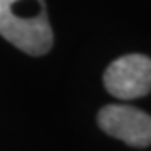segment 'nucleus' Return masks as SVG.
<instances>
[{"label": "nucleus", "instance_id": "1", "mask_svg": "<svg viewBox=\"0 0 151 151\" xmlns=\"http://www.w3.org/2000/svg\"><path fill=\"white\" fill-rule=\"evenodd\" d=\"M0 35L25 54H47L54 34L44 0H0Z\"/></svg>", "mask_w": 151, "mask_h": 151}, {"label": "nucleus", "instance_id": "2", "mask_svg": "<svg viewBox=\"0 0 151 151\" xmlns=\"http://www.w3.org/2000/svg\"><path fill=\"white\" fill-rule=\"evenodd\" d=\"M104 86L118 99H138L151 92V59L143 54H128L109 64Z\"/></svg>", "mask_w": 151, "mask_h": 151}, {"label": "nucleus", "instance_id": "3", "mask_svg": "<svg viewBox=\"0 0 151 151\" xmlns=\"http://www.w3.org/2000/svg\"><path fill=\"white\" fill-rule=\"evenodd\" d=\"M97 124L106 134L134 148L151 145V116L124 104H108L97 114Z\"/></svg>", "mask_w": 151, "mask_h": 151}]
</instances>
